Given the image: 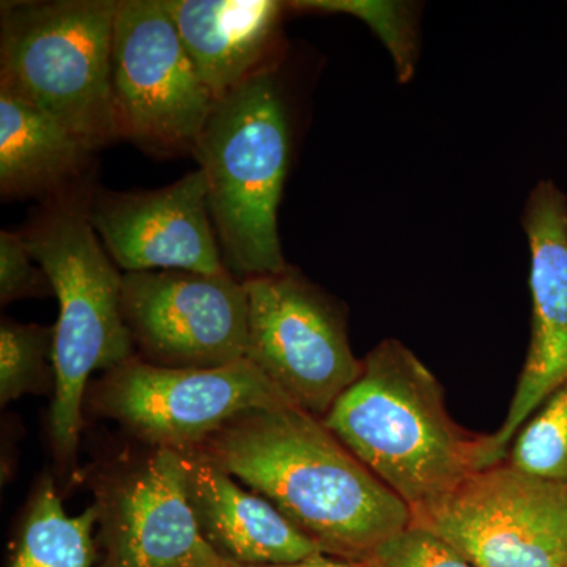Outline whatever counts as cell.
<instances>
[{"instance_id":"obj_8","label":"cell","mask_w":567,"mask_h":567,"mask_svg":"<svg viewBox=\"0 0 567 567\" xmlns=\"http://www.w3.org/2000/svg\"><path fill=\"white\" fill-rule=\"evenodd\" d=\"M246 358L298 409L323 420L360 379L344 309L297 268L245 279Z\"/></svg>"},{"instance_id":"obj_4","label":"cell","mask_w":567,"mask_h":567,"mask_svg":"<svg viewBox=\"0 0 567 567\" xmlns=\"http://www.w3.org/2000/svg\"><path fill=\"white\" fill-rule=\"evenodd\" d=\"M192 153L207 182L208 210L227 270L241 281L286 270L278 207L290 130L271 70L216 102Z\"/></svg>"},{"instance_id":"obj_12","label":"cell","mask_w":567,"mask_h":567,"mask_svg":"<svg viewBox=\"0 0 567 567\" xmlns=\"http://www.w3.org/2000/svg\"><path fill=\"white\" fill-rule=\"evenodd\" d=\"M522 226L529 246L532 341L502 427L484 435V466L506 461L522 425L567 382V197L554 182L537 183Z\"/></svg>"},{"instance_id":"obj_22","label":"cell","mask_w":567,"mask_h":567,"mask_svg":"<svg viewBox=\"0 0 567 567\" xmlns=\"http://www.w3.org/2000/svg\"><path fill=\"white\" fill-rule=\"evenodd\" d=\"M223 567H360L353 565V563L344 561V559L328 557V555H316V557H311L308 559H303V561L292 563V565H281V566H244V565H235V563L224 561Z\"/></svg>"},{"instance_id":"obj_2","label":"cell","mask_w":567,"mask_h":567,"mask_svg":"<svg viewBox=\"0 0 567 567\" xmlns=\"http://www.w3.org/2000/svg\"><path fill=\"white\" fill-rule=\"evenodd\" d=\"M93 192L91 173L44 197L22 230L59 300L50 443L63 481L78 476L84 399L93 372L111 371L136 357L123 319V275L92 224Z\"/></svg>"},{"instance_id":"obj_19","label":"cell","mask_w":567,"mask_h":567,"mask_svg":"<svg viewBox=\"0 0 567 567\" xmlns=\"http://www.w3.org/2000/svg\"><path fill=\"white\" fill-rule=\"evenodd\" d=\"M506 461L527 475L567 481V382L522 425Z\"/></svg>"},{"instance_id":"obj_11","label":"cell","mask_w":567,"mask_h":567,"mask_svg":"<svg viewBox=\"0 0 567 567\" xmlns=\"http://www.w3.org/2000/svg\"><path fill=\"white\" fill-rule=\"evenodd\" d=\"M122 311L145 363L213 369L246 358L248 295L229 270L123 274Z\"/></svg>"},{"instance_id":"obj_14","label":"cell","mask_w":567,"mask_h":567,"mask_svg":"<svg viewBox=\"0 0 567 567\" xmlns=\"http://www.w3.org/2000/svg\"><path fill=\"white\" fill-rule=\"evenodd\" d=\"M181 454L197 527L223 561L281 566L322 554L315 540L268 499L246 491L203 453L192 450Z\"/></svg>"},{"instance_id":"obj_3","label":"cell","mask_w":567,"mask_h":567,"mask_svg":"<svg viewBox=\"0 0 567 567\" xmlns=\"http://www.w3.org/2000/svg\"><path fill=\"white\" fill-rule=\"evenodd\" d=\"M322 421L410 513L484 470V435L451 417L439 380L398 339L365 354L360 379Z\"/></svg>"},{"instance_id":"obj_20","label":"cell","mask_w":567,"mask_h":567,"mask_svg":"<svg viewBox=\"0 0 567 567\" xmlns=\"http://www.w3.org/2000/svg\"><path fill=\"white\" fill-rule=\"evenodd\" d=\"M360 567H475L465 557L429 529L410 527L390 537L372 551Z\"/></svg>"},{"instance_id":"obj_9","label":"cell","mask_w":567,"mask_h":567,"mask_svg":"<svg viewBox=\"0 0 567 567\" xmlns=\"http://www.w3.org/2000/svg\"><path fill=\"white\" fill-rule=\"evenodd\" d=\"M412 524L475 567H567V481L527 475L507 461L466 476L412 513Z\"/></svg>"},{"instance_id":"obj_17","label":"cell","mask_w":567,"mask_h":567,"mask_svg":"<svg viewBox=\"0 0 567 567\" xmlns=\"http://www.w3.org/2000/svg\"><path fill=\"white\" fill-rule=\"evenodd\" d=\"M96 525L93 503L78 516L66 514L61 488L47 470L22 507L7 567H99Z\"/></svg>"},{"instance_id":"obj_13","label":"cell","mask_w":567,"mask_h":567,"mask_svg":"<svg viewBox=\"0 0 567 567\" xmlns=\"http://www.w3.org/2000/svg\"><path fill=\"white\" fill-rule=\"evenodd\" d=\"M91 218L112 262L125 270L227 271L203 171L162 189L93 192Z\"/></svg>"},{"instance_id":"obj_10","label":"cell","mask_w":567,"mask_h":567,"mask_svg":"<svg viewBox=\"0 0 567 567\" xmlns=\"http://www.w3.org/2000/svg\"><path fill=\"white\" fill-rule=\"evenodd\" d=\"M112 95L121 137L166 155L193 152L216 100L164 0H117Z\"/></svg>"},{"instance_id":"obj_1","label":"cell","mask_w":567,"mask_h":567,"mask_svg":"<svg viewBox=\"0 0 567 567\" xmlns=\"http://www.w3.org/2000/svg\"><path fill=\"white\" fill-rule=\"evenodd\" d=\"M196 450L268 499L328 557L358 565L412 524L410 507L298 406L244 413Z\"/></svg>"},{"instance_id":"obj_21","label":"cell","mask_w":567,"mask_h":567,"mask_svg":"<svg viewBox=\"0 0 567 567\" xmlns=\"http://www.w3.org/2000/svg\"><path fill=\"white\" fill-rule=\"evenodd\" d=\"M54 295L43 268L33 260L22 233H0V303Z\"/></svg>"},{"instance_id":"obj_5","label":"cell","mask_w":567,"mask_h":567,"mask_svg":"<svg viewBox=\"0 0 567 567\" xmlns=\"http://www.w3.org/2000/svg\"><path fill=\"white\" fill-rule=\"evenodd\" d=\"M117 0H29L0 9V92L33 104L91 152L121 137L112 95Z\"/></svg>"},{"instance_id":"obj_18","label":"cell","mask_w":567,"mask_h":567,"mask_svg":"<svg viewBox=\"0 0 567 567\" xmlns=\"http://www.w3.org/2000/svg\"><path fill=\"white\" fill-rule=\"evenodd\" d=\"M54 327L21 323L3 317L0 323V405L24 395H54Z\"/></svg>"},{"instance_id":"obj_16","label":"cell","mask_w":567,"mask_h":567,"mask_svg":"<svg viewBox=\"0 0 567 567\" xmlns=\"http://www.w3.org/2000/svg\"><path fill=\"white\" fill-rule=\"evenodd\" d=\"M91 151L61 122L0 92V194L48 197L92 173Z\"/></svg>"},{"instance_id":"obj_7","label":"cell","mask_w":567,"mask_h":567,"mask_svg":"<svg viewBox=\"0 0 567 567\" xmlns=\"http://www.w3.org/2000/svg\"><path fill=\"white\" fill-rule=\"evenodd\" d=\"M99 567H223L197 527L178 451L133 442L93 461Z\"/></svg>"},{"instance_id":"obj_6","label":"cell","mask_w":567,"mask_h":567,"mask_svg":"<svg viewBox=\"0 0 567 567\" xmlns=\"http://www.w3.org/2000/svg\"><path fill=\"white\" fill-rule=\"evenodd\" d=\"M284 405L295 404L248 358L223 368L169 369L134 357L91 382L84 416L114 421L142 445L186 453L244 413Z\"/></svg>"},{"instance_id":"obj_15","label":"cell","mask_w":567,"mask_h":567,"mask_svg":"<svg viewBox=\"0 0 567 567\" xmlns=\"http://www.w3.org/2000/svg\"><path fill=\"white\" fill-rule=\"evenodd\" d=\"M164 6L216 102L271 70L289 9L276 0H164Z\"/></svg>"}]
</instances>
